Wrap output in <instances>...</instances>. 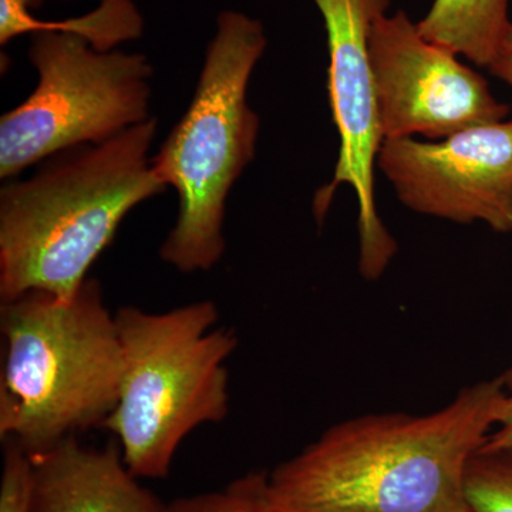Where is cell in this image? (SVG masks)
Wrapping results in <instances>:
<instances>
[{
  "label": "cell",
  "mask_w": 512,
  "mask_h": 512,
  "mask_svg": "<svg viewBox=\"0 0 512 512\" xmlns=\"http://www.w3.org/2000/svg\"><path fill=\"white\" fill-rule=\"evenodd\" d=\"M170 508L171 512H254L234 484L222 491L178 498Z\"/></svg>",
  "instance_id": "15"
},
{
  "label": "cell",
  "mask_w": 512,
  "mask_h": 512,
  "mask_svg": "<svg viewBox=\"0 0 512 512\" xmlns=\"http://www.w3.org/2000/svg\"><path fill=\"white\" fill-rule=\"evenodd\" d=\"M43 0H0V45L39 29L62 30L83 37L97 50L109 52L119 43L143 35L144 22L133 0H101L99 9L64 23H43L32 16Z\"/></svg>",
  "instance_id": "12"
},
{
  "label": "cell",
  "mask_w": 512,
  "mask_h": 512,
  "mask_svg": "<svg viewBox=\"0 0 512 512\" xmlns=\"http://www.w3.org/2000/svg\"><path fill=\"white\" fill-rule=\"evenodd\" d=\"M464 500L471 512H512V448L478 450L470 458Z\"/></svg>",
  "instance_id": "13"
},
{
  "label": "cell",
  "mask_w": 512,
  "mask_h": 512,
  "mask_svg": "<svg viewBox=\"0 0 512 512\" xmlns=\"http://www.w3.org/2000/svg\"><path fill=\"white\" fill-rule=\"evenodd\" d=\"M154 117L106 143L50 157L0 191V299L29 292L72 299L121 222L167 185L151 164Z\"/></svg>",
  "instance_id": "2"
},
{
  "label": "cell",
  "mask_w": 512,
  "mask_h": 512,
  "mask_svg": "<svg viewBox=\"0 0 512 512\" xmlns=\"http://www.w3.org/2000/svg\"><path fill=\"white\" fill-rule=\"evenodd\" d=\"M0 439L29 456L103 426L124 359L116 313L89 278L72 299L29 292L2 302Z\"/></svg>",
  "instance_id": "3"
},
{
  "label": "cell",
  "mask_w": 512,
  "mask_h": 512,
  "mask_svg": "<svg viewBox=\"0 0 512 512\" xmlns=\"http://www.w3.org/2000/svg\"><path fill=\"white\" fill-rule=\"evenodd\" d=\"M503 380L505 400L503 414L497 426L488 434L480 450H507L512 448V366L500 376Z\"/></svg>",
  "instance_id": "16"
},
{
  "label": "cell",
  "mask_w": 512,
  "mask_h": 512,
  "mask_svg": "<svg viewBox=\"0 0 512 512\" xmlns=\"http://www.w3.org/2000/svg\"><path fill=\"white\" fill-rule=\"evenodd\" d=\"M488 70H490L495 77L507 83L512 89V49L510 52L505 53V55Z\"/></svg>",
  "instance_id": "17"
},
{
  "label": "cell",
  "mask_w": 512,
  "mask_h": 512,
  "mask_svg": "<svg viewBox=\"0 0 512 512\" xmlns=\"http://www.w3.org/2000/svg\"><path fill=\"white\" fill-rule=\"evenodd\" d=\"M37 86L0 119V177L82 146L106 143L148 119L153 66L141 53L94 49L62 30L32 33Z\"/></svg>",
  "instance_id": "6"
},
{
  "label": "cell",
  "mask_w": 512,
  "mask_h": 512,
  "mask_svg": "<svg viewBox=\"0 0 512 512\" xmlns=\"http://www.w3.org/2000/svg\"><path fill=\"white\" fill-rule=\"evenodd\" d=\"M463 512H471L470 508H468V505H467L466 510H464Z\"/></svg>",
  "instance_id": "18"
},
{
  "label": "cell",
  "mask_w": 512,
  "mask_h": 512,
  "mask_svg": "<svg viewBox=\"0 0 512 512\" xmlns=\"http://www.w3.org/2000/svg\"><path fill=\"white\" fill-rule=\"evenodd\" d=\"M2 481H0V512H30L32 500V460L22 448L3 443Z\"/></svg>",
  "instance_id": "14"
},
{
  "label": "cell",
  "mask_w": 512,
  "mask_h": 512,
  "mask_svg": "<svg viewBox=\"0 0 512 512\" xmlns=\"http://www.w3.org/2000/svg\"><path fill=\"white\" fill-rule=\"evenodd\" d=\"M510 0H434L417 29L434 45L490 69L512 49Z\"/></svg>",
  "instance_id": "11"
},
{
  "label": "cell",
  "mask_w": 512,
  "mask_h": 512,
  "mask_svg": "<svg viewBox=\"0 0 512 512\" xmlns=\"http://www.w3.org/2000/svg\"><path fill=\"white\" fill-rule=\"evenodd\" d=\"M29 457L30 512H171L128 470L116 440L93 448L72 437Z\"/></svg>",
  "instance_id": "10"
},
{
  "label": "cell",
  "mask_w": 512,
  "mask_h": 512,
  "mask_svg": "<svg viewBox=\"0 0 512 512\" xmlns=\"http://www.w3.org/2000/svg\"><path fill=\"white\" fill-rule=\"evenodd\" d=\"M377 165L410 210L512 232V119L466 128L440 143L384 140Z\"/></svg>",
  "instance_id": "9"
},
{
  "label": "cell",
  "mask_w": 512,
  "mask_h": 512,
  "mask_svg": "<svg viewBox=\"0 0 512 512\" xmlns=\"http://www.w3.org/2000/svg\"><path fill=\"white\" fill-rule=\"evenodd\" d=\"M369 55L383 141L416 134L444 140L510 113L481 74L421 36L404 10L373 20Z\"/></svg>",
  "instance_id": "8"
},
{
  "label": "cell",
  "mask_w": 512,
  "mask_h": 512,
  "mask_svg": "<svg viewBox=\"0 0 512 512\" xmlns=\"http://www.w3.org/2000/svg\"><path fill=\"white\" fill-rule=\"evenodd\" d=\"M328 36V96L338 128L340 150L335 174L313 197V215L325 220L333 195L346 184L359 202V271L380 278L397 252V244L376 210L375 163L382 147L369 30L386 13L390 0H313Z\"/></svg>",
  "instance_id": "7"
},
{
  "label": "cell",
  "mask_w": 512,
  "mask_h": 512,
  "mask_svg": "<svg viewBox=\"0 0 512 512\" xmlns=\"http://www.w3.org/2000/svg\"><path fill=\"white\" fill-rule=\"evenodd\" d=\"M266 45L258 19L220 13L190 106L151 158L158 178L178 192L177 221L160 256L183 274L210 271L224 256L228 194L256 153L261 124L247 94Z\"/></svg>",
  "instance_id": "4"
},
{
  "label": "cell",
  "mask_w": 512,
  "mask_h": 512,
  "mask_svg": "<svg viewBox=\"0 0 512 512\" xmlns=\"http://www.w3.org/2000/svg\"><path fill=\"white\" fill-rule=\"evenodd\" d=\"M501 377L437 412L342 421L272 473L238 480L255 512H463L464 474L503 414Z\"/></svg>",
  "instance_id": "1"
},
{
  "label": "cell",
  "mask_w": 512,
  "mask_h": 512,
  "mask_svg": "<svg viewBox=\"0 0 512 512\" xmlns=\"http://www.w3.org/2000/svg\"><path fill=\"white\" fill-rule=\"evenodd\" d=\"M217 306L200 301L153 313L116 312L123 348L119 402L104 421L128 470L163 480L192 431L221 423L229 409L227 360L238 346L217 326Z\"/></svg>",
  "instance_id": "5"
}]
</instances>
